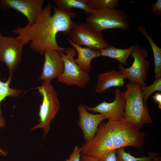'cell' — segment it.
Segmentation results:
<instances>
[{
	"instance_id": "1",
	"label": "cell",
	"mask_w": 161,
	"mask_h": 161,
	"mask_svg": "<svg viewBox=\"0 0 161 161\" xmlns=\"http://www.w3.org/2000/svg\"><path fill=\"white\" fill-rule=\"evenodd\" d=\"M52 4L48 3L34 23L18 27L12 32L18 35L16 38L24 46L29 44L30 48L40 55H44L49 49L59 52H64L65 48L58 45L56 35L60 32L69 35L76 24L72 19L76 17L75 13L68 12L55 7L52 15Z\"/></svg>"
},
{
	"instance_id": "2",
	"label": "cell",
	"mask_w": 161,
	"mask_h": 161,
	"mask_svg": "<svg viewBox=\"0 0 161 161\" xmlns=\"http://www.w3.org/2000/svg\"><path fill=\"white\" fill-rule=\"evenodd\" d=\"M145 134L123 118L109 120L99 125L93 139L80 148L81 155L91 156L101 160L110 151L122 147L141 148Z\"/></svg>"
},
{
	"instance_id": "3",
	"label": "cell",
	"mask_w": 161,
	"mask_h": 161,
	"mask_svg": "<svg viewBox=\"0 0 161 161\" xmlns=\"http://www.w3.org/2000/svg\"><path fill=\"white\" fill-rule=\"evenodd\" d=\"M121 94L126 100L124 119L139 129L145 124L153 123L148 108L143 103L141 86L129 83L126 90Z\"/></svg>"
},
{
	"instance_id": "4",
	"label": "cell",
	"mask_w": 161,
	"mask_h": 161,
	"mask_svg": "<svg viewBox=\"0 0 161 161\" xmlns=\"http://www.w3.org/2000/svg\"><path fill=\"white\" fill-rule=\"evenodd\" d=\"M37 89L43 98L39 112V123L30 131L42 129L45 136L50 129L51 123L60 109V103L57 93L51 82L43 81Z\"/></svg>"
},
{
	"instance_id": "5",
	"label": "cell",
	"mask_w": 161,
	"mask_h": 161,
	"mask_svg": "<svg viewBox=\"0 0 161 161\" xmlns=\"http://www.w3.org/2000/svg\"><path fill=\"white\" fill-rule=\"evenodd\" d=\"M86 23L94 31L112 29L127 30L130 25L127 14L123 11L116 8H104L96 11L86 18Z\"/></svg>"
},
{
	"instance_id": "6",
	"label": "cell",
	"mask_w": 161,
	"mask_h": 161,
	"mask_svg": "<svg viewBox=\"0 0 161 161\" xmlns=\"http://www.w3.org/2000/svg\"><path fill=\"white\" fill-rule=\"evenodd\" d=\"M59 52L63 61V73L58 78L60 82L67 86H75L83 88L89 81L88 73L82 70L76 63L75 56L77 54L73 47L65 48L64 52Z\"/></svg>"
},
{
	"instance_id": "7",
	"label": "cell",
	"mask_w": 161,
	"mask_h": 161,
	"mask_svg": "<svg viewBox=\"0 0 161 161\" xmlns=\"http://www.w3.org/2000/svg\"><path fill=\"white\" fill-rule=\"evenodd\" d=\"M148 55V52L146 48L136 44L131 55L134 58L131 66L125 68L119 64V71L123 73L126 78L128 79L130 83L141 86H146L150 66L149 62L146 60Z\"/></svg>"
},
{
	"instance_id": "8",
	"label": "cell",
	"mask_w": 161,
	"mask_h": 161,
	"mask_svg": "<svg viewBox=\"0 0 161 161\" xmlns=\"http://www.w3.org/2000/svg\"><path fill=\"white\" fill-rule=\"evenodd\" d=\"M68 35L73 43L80 46L100 50L110 46L101 32L92 30L86 23L76 24Z\"/></svg>"
},
{
	"instance_id": "9",
	"label": "cell",
	"mask_w": 161,
	"mask_h": 161,
	"mask_svg": "<svg viewBox=\"0 0 161 161\" xmlns=\"http://www.w3.org/2000/svg\"><path fill=\"white\" fill-rule=\"evenodd\" d=\"M24 45L16 38L3 36L0 43V62L4 63L12 77L21 61Z\"/></svg>"
},
{
	"instance_id": "10",
	"label": "cell",
	"mask_w": 161,
	"mask_h": 161,
	"mask_svg": "<svg viewBox=\"0 0 161 161\" xmlns=\"http://www.w3.org/2000/svg\"><path fill=\"white\" fill-rule=\"evenodd\" d=\"M44 0H0V7L11 9L21 13L27 18V24L34 23L43 9Z\"/></svg>"
},
{
	"instance_id": "11",
	"label": "cell",
	"mask_w": 161,
	"mask_h": 161,
	"mask_svg": "<svg viewBox=\"0 0 161 161\" xmlns=\"http://www.w3.org/2000/svg\"><path fill=\"white\" fill-rule=\"evenodd\" d=\"M78 108L79 114L78 126L82 130L84 143H87L93 139L99 125L107 118L100 114L89 113L85 105L81 104L78 105Z\"/></svg>"
},
{
	"instance_id": "12",
	"label": "cell",
	"mask_w": 161,
	"mask_h": 161,
	"mask_svg": "<svg viewBox=\"0 0 161 161\" xmlns=\"http://www.w3.org/2000/svg\"><path fill=\"white\" fill-rule=\"evenodd\" d=\"M121 92L119 89H116L114 92L115 98L112 102L107 103L104 101L94 107L85 105L86 110L99 113L106 117L108 120L123 118L126 100Z\"/></svg>"
},
{
	"instance_id": "13",
	"label": "cell",
	"mask_w": 161,
	"mask_h": 161,
	"mask_svg": "<svg viewBox=\"0 0 161 161\" xmlns=\"http://www.w3.org/2000/svg\"><path fill=\"white\" fill-rule=\"evenodd\" d=\"M44 62L41 74L38 79L50 81L58 78L63 73L64 64L61 56L57 51L49 49L44 52Z\"/></svg>"
},
{
	"instance_id": "14",
	"label": "cell",
	"mask_w": 161,
	"mask_h": 161,
	"mask_svg": "<svg viewBox=\"0 0 161 161\" xmlns=\"http://www.w3.org/2000/svg\"><path fill=\"white\" fill-rule=\"evenodd\" d=\"M126 78L120 71L112 70L100 74L98 76L96 92L100 94L113 87H123Z\"/></svg>"
},
{
	"instance_id": "15",
	"label": "cell",
	"mask_w": 161,
	"mask_h": 161,
	"mask_svg": "<svg viewBox=\"0 0 161 161\" xmlns=\"http://www.w3.org/2000/svg\"><path fill=\"white\" fill-rule=\"evenodd\" d=\"M67 40L77 52L78 57L77 58H75V62L82 70L88 73L92 68L91 63L92 60L95 58L101 56L100 51L77 45L73 43L69 38Z\"/></svg>"
},
{
	"instance_id": "16",
	"label": "cell",
	"mask_w": 161,
	"mask_h": 161,
	"mask_svg": "<svg viewBox=\"0 0 161 161\" xmlns=\"http://www.w3.org/2000/svg\"><path fill=\"white\" fill-rule=\"evenodd\" d=\"M134 45H132L126 49H120L112 46L100 50V55L115 59L123 65L126 64L127 60L131 55L134 49Z\"/></svg>"
},
{
	"instance_id": "17",
	"label": "cell",
	"mask_w": 161,
	"mask_h": 161,
	"mask_svg": "<svg viewBox=\"0 0 161 161\" xmlns=\"http://www.w3.org/2000/svg\"><path fill=\"white\" fill-rule=\"evenodd\" d=\"M137 29L144 34L151 46L154 57L155 79L161 77V49L155 43L152 37L148 34L143 26H139Z\"/></svg>"
},
{
	"instance_id": "18",
	"label": "cell",
	"mask_w": 161,
	"mask_h": 161,
	"mask_svg": "<svg viewBox=\"0 0 161 161\" xmlns=\"http://www.w3.org/2000/svg\"><path fill=\"white\" fill-rule=\"evenodd\" d=\"M57 7L68 12H72V8L82 10L87 14H91L96 11L91 9L85 0H54Z\"/></svg>"
},
{
	"instance_id": "19",
	"label": "cell",
	"mask_w": 161,
	"mask_h": 161,
	"mask_svg": "<svg viewBox=\"0 0 161 161\" xmlns=\"http://www.w3.org/2000/svg\"><path fill=\"white\" fill-rule=\"evenodd\" d=\"M125 148L122 147L116 150L117 161H152L158 154L157 153L150 152L148 153V156L136 157L132 156L130 153L126 152Z\"/></svg>"
},
{
	"instance_id": "20",
	"label": "cell",
	"mask_w": 161,
	"mask_h": 161,
	"mask_svg": "<svg viewBox=\"0 0 161 161\" xmlns=\"http://www.w3.org/2000/svg\"><path fill=\"white\" fill-rule=\"evenodd\" d=\"M12 77H9L5 82L2 81L0 79V104L1 102L7 97H17L23 92V91L16 89H13L10 87ZM1 112L0 108V114Z\"/></svg>"
},
{
	"instance_id": "21",
	"label": "cell",
	"mask_w": 161,
	"mask_h": 161,
	"mask_svg": "<svg viewBox=\"0 0 161 161\" xmlns=\"http://www.w3.org/2000/svg\"><path fill=\"white\" fill-rule=\"evenodd\" d=\"M89 7L97 11L104 8L115 9L118 6V0H85Z\"/></svg>"
},
{
	"instance_id": "22",
	"label": "cell",
	"mask_w": 161,
	"mask_h": 161,
	"mask_svg": "<svg viewBox=\"0 0 161 161\" xmlns=\"http://www.w3.org/2000/svg\"><path fill=\"white\" fill-rule=\"evenodd\" d=\"M141 88L143 103L144 105L146 106L148 99L152 93L156 91H161V77L155 79L149 86H141Z\"/></svg>"
},
{
	"instance_id": "23",
	"label": "cell",
	"mask_w": 161,
	"mask_h": 161,
	"mask_svg": "<svg viewBox=\"0 0 161 161\" xmlns=\"http://www.w3.org/2000/svg\"><path fill=\"white\" fill-rule=\"evenodd\" d=\"M81 156L80 148L75 145L69 158L64 161H80Z\"/></svg>"
},
{
	"instance_id": "24",
	"label": "cell",
	"mask_w": 161,
	"mask_h": 161,
	"mask_svg": "<svg viewBox=\"0 0 161 161\" xmlns=\"http://www.w3.org/2000/svg\"><path fill=\"white\" fill-rule=\"evenodd\" d=\"M151 9L153 13L155 15H161V0H157L151 5Z\"/></svg>"
},
{
	"instance_id": "25",
	"label": "cell",
	"mask_w": 161,
	"mask_h": 161,
	"mask_svg": "<svg viewBox=\"0 0 161 161\" xmlns=\"http://www.w3.org/2000/svg\"><path fill=\"white\" fill-rule=\"evenodd\" d=\"M116 150L112 151L106 155L101 161H117L116 156Z\"/></svg>"
},
{
	"instance_id": "26",
	"label": "cell",
	"mask_w": 161,
	"mask_h": 161,
	"mask_svg": "<svg viewBox=\"0 0 161 161\" xmlns=\"http://www.w3.org/2000/svg\"><path fill=\"white\" fill-rule=\"evenodd\" d=\"M6 120L2 115V113L0 114V128H3L6 126ZM7 152L5 151L0 149V155L3 156H6Z\"/></svg>"
},
{
	"instance_id": "27",
	"label": "cell",
	"mask_w": 161,
	"mask_h": 161,
	"mask_svg": "<svg viewBox=\"0 0 161 161\" xmlns=\"http://www.w3.org/2000/svg\"><path fill=\"white\" fill-rule=\"evenodd\" d=\"M153 98L155 102L158 105V107L161 109V93L160 92L156 93L153 95Z\"/></svg>"
},
{
	"instance_id": "28",
	"label": "cell",
	"mask_w": 161,
	"mask_h": 161,
	"mask_svg": "<svg viewBox=\"0 0 161 161\" xmlns=\"http://www.w3.org/2000/svg\"><path fill=\"white\" fill-rule=\"evenodd\" d=\"M80 161H101L99 159L94 157L81 155L80 158Z\"/></svg>"
},
{
	"instance_id": "29",
	"label": "cell",
	"mask_w": 161,
	"mask_h": 161,
	"mask_svg": "<svg viewBox=\"0 0 161 161\" xmlns=\"http://www.w3.org/2000/svg\"><path fill=\"white\" fill-rule=\"evenodd\" d=\"M152 161H161V157L156 156L154 158Z\"/></svg>"
},
{
	"instance_id": "30",
	"label": "cell",
	"mask_w": 161,
	"mask_h": 161,
	"mask_svg": "<svg viewBox=\"0 0 161 161\" xmlns=\"http://www.w3.org/2000/svg\"><path fill=\"white\" fill-rule=\"evenodd\" d=\"M3 37V36L2 35L0 31V43L2 40Z\"/></svg>"
}]
</instances>
